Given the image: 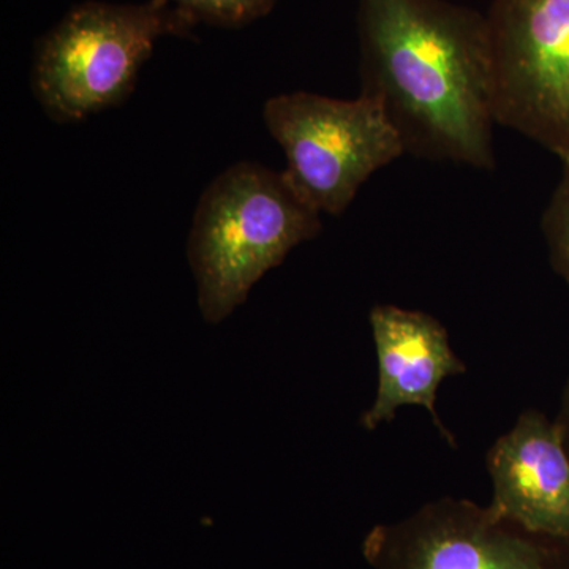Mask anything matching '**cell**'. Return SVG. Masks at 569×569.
<instances>
[{
    "label": "cell",
    "instance_id": "obj_4",
    "mask_svg": "<svg viewBox=\"0 0 569 569\" xmlns=\"http://www.w3.org/2000/svg\"><path fill=\"white\" fill-rule=\"evenodd\" d=\"M263 119L287 159L284 173L329 216H342L370 176L407 153L388 112L366 96L280 93L264 103Z\"/></svg>",
    "mask_w": 569,
    "mask_h": 569
},
{
    "label": "cell",
    "instance_id": "obj_10",
    "mask_svg": "<svg viewBox=\"0 0 569 569\" xmlns=\"http://www.w3.org/2000/svg\"><path fill=\"white\" fill-rule=\"evenodd\" d=\"M561 163L563 174L542 217V233L548 242L550 263L569 284V162Z\"/></svg>",
    "mask_w": 569,
    "mask_h": 569
},
{
    "label": "cell",
    "instance_id": "obj_3",
    "mask_svg": "<svg viewBox=\"0 0 569 569\" xmlns=\"http://www.w3.org/2000/svg\"><path fill=\"white\" fill-rule=\"evenodd\" d=\"M198 22L168 0L82 2L37 41L32 92L54 122H80L122 103L163 37Z\"/></svg>",
    "mask_w": 569,
    "mask_h": 569
},
{
    "label": "cell",
    "instance_id": "obj_11",
    "mask_svg": "<svg viewBox=\"0 0 569 569\" xmlns=\"http://www.w3.org/2000/svg\"><path fill=\"white\" fill-rule=\"evenodd\" d=\"M559 426L561 440H563L565 449L569 456V380L565 385L563 392H561L560 411L556 419Z\"/></svg>",
    "mask_w": 569,
    "mask_h": 569
},
{
    "label": "cell",
    "instance_id": "obj_1",
    "mask_svg": "<svg viewBox=\"0 0 569 569\" xmlns=\"http://www.w3.org/2000/svg\"><path fill=\"white\" fill-rule=\"evenodd\" d=\"M361 96L407 153L496 167V62L488 14L448 0H359Z\"/></svg>",
    "mask_w": 569,
    "mask_h": 569
},
{
    "label": "cell",
    "instance_id": "obj_2",
    "mask_svg": "<svg viewBox=\"0 0 569 569\" xmlns=\"http://www.w3.org/2000/svg\"><path fill=\"white\" fill-rule=\"evenodd\" d=\"M321 228V212L284 171L228 167L201 194L187 246L204 320L231 316L266 272Z\"/></svg>",
    "mask_w": 569,
    "mask_h": 569
},
{
    "label": "cell",
    "instance_id": "obj_8",
    "mask_svg": "<svg viewBox=\"0 0 569 569\" xmlns=\"http://www.w3.org/2000/svg\"><path fill=\"white\" fill-rule=\"evenodd\" d=\"M490 507L523 529L569 541V456L556 419L527 410L488 452Z\"/></svg>",
    "mask_w": 569,
    "mask_h": 569
},
{
    "label": "cell",
    "instance_id": "obj_6",
    "mask_svg": "<svg viewBox=\"0 0 569 569\" xmlns=\"http://www.w3.org/2000/svg\"><path fill=\"white\" fill-rule=\"evenodd\" d=\"M373 569H569V541L535 533L492 507L445 497L369 531Z\"/></svg>",
    "mask_w": 569,
    "mask_h": 569
},
{
    "label": "cell",
    "instance_id": "obj_7",
    "mask_svg": "<svg viewBox=\"0 0 569 569\" xmlns=\"http://www.w3.org/2000/svg\"><path fill=\"white\" fill-rule=\"evenodd\" d=\"M369 321L377 348L378 391L361 426L376 430L381 422H391L399 408L418 406L429 411L449 447L458 448L437 411L445 378L467 372L466 362L449 343L447 328L429 313L391 305L373 306Z\"/></svg>",
    "mask_w": 569,
    "mask_h": 569
},
{
    "label": "cell",
    "instance_id": "obj_5",
    "mask_svg": "<svg viewBox=\"0 0 569 569\" xmlns=\"http://www.w3.org/2000/svg\"><path fill=\"white\" fill-rule=\"evenodd\" d=\"M498 126L569 162V0H493Z\"/></svg>",
    "mask_w": 569,
    "mask_h": 569
},
{
    "label": "cell",
    "instance_id": "obj_9",
    "mask_svg": "<svg viewBox=\"0 0 569 569\" xmlns=\"http://www.w3.org/2000/svg\"><path fill=\"white\" fill-rule=\"evenodd\" d=\"M200 24L239 29L268 17L279 0H168Z\"/></svg>",
    "mask_w": 569,
    "mask_h": 569
}]
</instances>
